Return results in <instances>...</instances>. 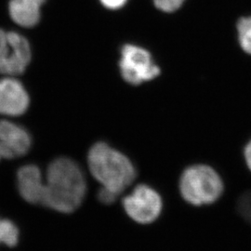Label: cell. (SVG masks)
Masks as SVG:
<instances>
[{
  "label": "cell",
  "mask_w": 251,
  "mask_h": 251,
  "mask_svg": "<svg viewBox=\"0 0 251 251\" xmlns=\"http://www.w3.org/2000/svg\"><path fill=\"white\" fill-rule=\"evenodd\" d=\"M86 193V178L76 162L59 157L50 164L46 173L43 206L71 213L82 204Z\"/></svg>",
  "instance_id": "obj_1"
},
{
  "label": "cell",
  "mask_w": 251,
  "mask_h": 251,
  "mask_svg": "<svg viewBox=\"0 0 251 251\" xmlns=\"http://www.w3.org/2000/svg\"><path fill=\"white\" fill-rule=\"evenodd\" d=\"M88 164L91 175L99 181L101 187L118 196L134 181L137 176L132 162L105 143H97L90 148Z\"/></svg>",
  "instance_id": "obj_2"
},
{
  "label": "cell",
  "mask_w": 251,
  "mask_h": 251,
  "mask_svg": "<svg viewBox=\"0 0 251 251\" xmlns=\"http://www.w3.org/2000/svg\"><path fill=\"white\" fill-rule=\"evenodd\" d=\"M178 189L180 198L189 205L210 206L223 197L225 181L221 173L211 165L195 163L181 171Z\"/></svg>",
  "instance_id": "obj_3"
},
{
  "label": "cell",
  "mask_w": 251,
  "mask_h": 251,
  "mask_svg": "<svg viewBox=\"0 0 251 251\" xmlns=\"http://www.w3.org/2000/svg\"><path fill=\"white\" fill-rule=\"evenodd\" d=\"M123 207L128 217L140 225H152L161 218L164 198L152 186L142 183L123 198Z\"/></svg>",
  "instance_id": "obj_4"
},
{
  "label": "cell",
  "mask_w": 251,
  "mask_h": 251,
  "mask_svg": "<svg viewBox=\"0 0 251 251\" xmlns=\"http://www.w3.org/2000/svg\"><path fill=\"white\" fill-rule=\"evenodd\" d=\"M31 47L25 36L0 29V73L9 76L25 71L31 61Z\"/></svg>",
  "instance_id": "obj_5"
},
{
  "label": "cell",
  "mask_w": 251,
  "mask_h": 251,
  "mask_svg": "<svg viewBox=\"0 0 251 251\" xmlns=\"http://www.w3.org/2000/svg\"><path fill=\"white\" fill-rule=\"evenodd\" d=\"M119 68L124 80L131 85H141L160 74L151 54L143 48L130 44L124 46L121 50Z\"/></svg>",
  "instance_id": "obj_6"
},
{
  "label": "cell",
  "mask_w": 251,
  "mask_h": 251,
  "mask_svg": "<svg viewBox=\"0 0 251 251\" xmlns=\"http://www.w3.org/2000/svg\"><path fill=\"white\" fill-rule=\"evenodd\" d=\"M31 144V136L25 128L9 121L0 120V160L25 155Z\"/></svg>",
  "instance_id": "obj_7"
},
{
  "label": "cell",
  "mask_w": 251,
  "mask_h": 251,
  "mask_svg": "<svg viewBox=\"0 0 251 251\" xmlns=\"http://www.w3.org/2000/svg\"><path fill=\"white\" fill-rule=\"evenodd\" d=\"M30 99L24 85L13 77L0 79V114L18 117L29 107Z\"/></svg>",
  "instance_id": "obj_8"
},
{
  "label": "cell",
  "mask_w": 251,
  "mask_h": 251,
  "mask_svg": "<svg viewBox=\"0 0 251 251\" xmlns=\"http://www.w3.org/2000/svg\"><path fill=\"white\" fill-rule=\"evenodd\" d=\"M17 185L21 197L28 203H43L45 180L41 171L36 165H25L17 172Z\"/></svg>",
  "instance_id": "obj_9"
},
{
  "label": "cell",
  "mask_w": 251,
  "mask_h": 251,
  "mask_svg": "<svg viewBox=\"0 0 251 251\" xmlns=\"http://www.w3.org/2000/svg\"><path fill=\"white\" fill-rule=\"evenodd\" d=\"M46 0H10L9 16L20 26H36L41 17V7Z\"/></svg>",
  "instance_id": "obj_10"
},
{
  "label": "cell",
  "mask_w": 251,
  "mask_h": 251,
  "mask_svg": "<svg viewBox=\"0 0 251 251\" xmlns=\"http://www.w3.org/2000/svg\"><path fill=\"white\" fill-rule=\"evenodd\" d=\"M19 242V229L11 221L0 219V245L15 247Z\"/></svg>",
  "instance_id": "obj_11"
},
{
  "label": "cell",
  "mask_w": 251,
  "mask_h": 251,
  "mask_svg": "<svg viewBox=\"0 0 251 251\" xmlns=\"http://www.w3.org/2000/svg\"><path fill=\"white\" fill-rule=\"evenodd\" d=\"M239 43L243 50L251 54V17L243 18L237 24Z\"/></svg>",
  "instance_id": "obj_12"
},
{
  "label": "cell",
  "mask_w": 251,
  "mask_h": 251,
  "mask_svg": "<svg viewBox=\"0 0 251 251\" xmlns=\"http://www.w3.org/2000/svg\"><path fill=\"white\" fill-rule=\"evenodd\" d=\"M158 9L165 12H173L179 9L184 0H152Z\"/></svg>",
  "instance_id": "obj_13"
},
{
  "label": "cell",
  "mask_w": 251,
  "mask_h": 251,
  "mask_svg": "<svg viewBox=\"0 0 251 251\" xmlns=\"http://www.w3.org/2000/svg\"><path fill=\"white\" fill-rule=\"evenodd\" d=\"M117 197H118L117 194L108 190V189L103 188V187L100 189V191L98 192V199H99L100 202L102 204H105V205L113 204L117 200Z\"/></svg>",
  "instance_id": "obj_14"
},
{
  "label": "cell",
  "mask_w": 251,
  "mask_h": 251,
  "mask_svg": "<svg viewBox=\"0 0 251 251\" xmlns=\"http://www.w3.org/2000/svg\"><path fill=\"white\" fill-rule=\"evenodd\" d=\"M101 4L109 9H118L122 8L126 0H100Z\"/></svg>",
  "instance_id": "obj_15"
},
{
  "label": "cell",
  "mask_w": 251,
  "mask_h": 251,
  "mask_svg": "<svg viewBox=\"0 0 251 251\" xmlns=\"http://www.w3.org/2000/svg\"><path fill=\"white\" fill-rule=\"evenodd\" d=\"M243 155L248 169L251 171V138L244 146Z\"/></svg>",
  "instance_id": "obj_16"
}]
</instances>
